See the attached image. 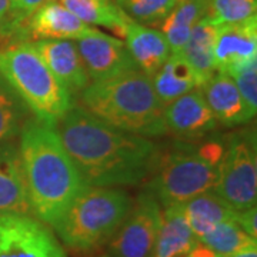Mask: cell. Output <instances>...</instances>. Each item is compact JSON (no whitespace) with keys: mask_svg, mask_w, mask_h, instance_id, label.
<instances>
[{"mask_svg":"<svg viewBox=\"0 0 257 257\" xmlns=\"http://www.w3.org/2000/svg\"><path fill=\"white\" fill-rule=\"evenodd\" d=\"M56 126L87 186L138 184L155 167L156 146L149 138L113 127L84 107L72 106Z\"/></svg>","mask_w":257,"mask_h":257,"instance_id":"cell-1","label":"cell"},{"mask_svg":"<svg viewBox=\"0 0 257 257\" xmlns=\"http://www.w3.org/2000/svg\"><path fill=\"white\" fill-rule=\"evenodd\" d=\"M19 135L33 214L53 226L87 184L67 153L55 123L32 117Z\"/></svg>","mask_w":257,"mask_h":257,"instance_id":"cell-2","label":"cell"},{"mask_svg":"<svg viewBox=\"0 0 257 257\" xmlns=\"http://www.w3.org/2000/svg\"><path fill=\"white\" fill-rule=\"evenodd\" d=\"M83 107L113 127L143 138L163 136L165 106L152 79L133 70L107 80L89 83L82 92Z\"/></svg>","mask_w":257,"mask_h":257,"instance_id":"cell-3","label":"cell"},{"mask_svg":"<svg viewBox=\"0 0 257 257\" xmlns=\"http://www.w3.org/2000/svg\"><path fill=\"white\" fill-rule=\"evenodd\" d=\"M0 76L36 119L57 124L73 106L72 94L30 42L0 47Z\"/></svg>","mask_w":257,"mask_h":257,"instance_id":"cell-4","label":"cell"},{"mask_svg":"<svg viewBox=\"0 0 257 257\" xmlns=\"http://www.w3.org/2000/svg\"><path fill=\"white\" fill-rule=\"evenodd\" d=\"M132 206L130 196L120 189L87 186L53 227L66 246L92 250L114 236Z\"/></svg>","mask_w":257,"mask_h":257,"instance_id":"cell-5","label":"cell"},{"mask_svg":"<svg viewBox=\"0 0 257 257\" xmlns=\"http://www.w3.org/2000/svg\"><path fill=\"white\" fill-rule=\"evenodd\" d=\"M217 166L194 150H177L163 159L149 183V190L162 206L184 204L202 193L213 190Z\"/></svg>","mask_w":257,"mask_h":257,"instance_id":"cell-6","label":"cell"},{"mask_svg":"<svg viewBox=\"0 0 257 257\" xmlns=\"http://www.w3.org/2000/svg\"><path fill=\"white\" fill-rule=\"evenodd\" d=\"M213 192L234 210L254 207L257 202L256 133L241 132L229 139L217 165Z\"/></svg>","mask_w":257,"mask_h":257,"instance_id":"cell-7","label":"cell"},{"mask_svg":"<svg viewBox=\"0 0 257 257\" xmlns=\"http://www.w3.org/2000/svg\"><path fill=\"white\" fill-rule=\"evenodd\" d=\"M160 206L150 192L139 196L123 224L110 239L111 257H153L163 216Z\"/></svg>","mask_w":257,"mask_h":257,"instance_id":"cell-8","label":"cell"},{"mask_svg":"<svg viewBox=\"0 0 257 257\" xmlns=\"http://www.w3.org/2000/svg\"><path fill=\"white\" fill-rule=\"evenodd\" d=\"M0 257L67 256L42 220L23 214H0Z\"/></svg>","mask_w":257,"mask_h":257,"instance_id":"cell-9","label":"cell"},{"mask_svg":"<svg viewBox=\"0 0 257 257\" xmlns=\"http://www.w3.org/2000/svg\"><path fill=\"white\" fill-rule=\"evenodd\" d=\"M89 79L93 82L107 80L127 72L139 70L126 45L93 28L87 35L74 40Z\"/></svg>","mask_w":257,"mask_h":257,"instance_id":"cell-10","label":"cell"},{"mask_svg":"<svg viewBox=\"0 0 257 257\" xmlns=\"http://www.w3.org/2000/svg\"><path fill=\"white\" fill-rule=\"evenodd\" d=\"M253 60H257V18L220 25L213 46L214 70L226 74Z\"/></svg>","mask_w":257,"mask_h":257,"instance_id":"cell-11","label":"cell"},{"mask_svg":"<svg viewBox=\"0 0 257 257\" xmlns=\"http://www.w3.org/2000/svg\"><path fill=\"white\" fill-rule=\"evenodd\" d=\"M0 214H33L19 146L13 142L0 143Z\"/></svg>","mask_w":257,"mask_h":257,"instance_id":"cell-12","label":"cell"},{"mask_svg":"<svg viewBox=\"0 0 257 257\" xmlns=\"http://www.w3.org/2000/svg\"><path fill=\"white\" fill-rule=\"evenodd\" d=\"M167 130L184 139H197L216 127L214 119L202 90H192L165 106Z\"/></svg>","mask_w":257,"mask_h":257,"instance_id":"cell-13","label":"cell"},{"mask_svg":"<svg viewBox=\"0 0 257 257\" xmlns=\"http://www.w3.org/2000/svg\"><path fill=\"white\" fill-rule=\"evenodd\" d=\"M35 47L70 94L83 92L89 86V74L74 40H36Z\"/></svg>","mask_w":257,"mask_h":257,"instance_id":"cell-14","label":"cell"},{"mask_svg":"<svg viewBox=\"0 0 257 257\" xmlns=\"http://www.w3.org/2000/svg\"><path fill=\"white\" fill-rule=\"evenodd\" d=\"M214 119L223 126L236 127L248 123L256 114L243 100L233 79L224 73H216L200 86Z\"/></svg>","mask_w":257,"mask_h":257,"instance_id":"cell-15","label":"cell"},{"mask_svg":"<svg viewBox=\"0 0 257 257\" xmlns=\"http://www.w3.org/2000/svg\"><path fill=\"white\" fill-rule=\"evenodd\" d=\"M92 29L56 0L40 6L28 20V33L35 40H76Z\"/></svg>","mask_w":257,"mask_h":257,"instance_id":"cell-16","label":"cell"},{"mask_svg":"<svg viewBox=\"0 0 257 257\" xmlns=\"http://www.w3.org/2000/svg\"><path fill=\"white\" fill-rule=\"evenodd\" d=\"M126 47L138 69L149 77H152L172 55V50L165 35L156 30L128 20L126 33Z\"/></svg>","mask_w":257,"mask_h":257,"instance_id":"cell-17","label":"cell"},{"mask_svg":"<svg viewBox=\"0 0 257 257\" xmlns=\"http://www.w3.org/2000/svg\"><path fill=\"white\" fill-rule=\"evenodd\" d=\"M150 79L163 106L202 86L196 70L182 53H172Z\"/></svg>","mask_w":257,"mask_h":257,"instance_id":"cell-18","label":"cell"},{"mask_svg":"<svg viewBox=\"0 0 257 257\" xmlns=\"http://www.w3.org/2000/svg\"><path fill=\"white\" fill-rule=\"evenodd\" d=\"M197 241L186 220L183 204L165 207L153 257H186Z\"/></svg>","mask_w":257,"mask_h":257,"instance_id":"cell-19","label":"cell"},{"mask_svg":"<svg viewBox=\"0 0 257 257\" xmlns=\"http://www.w3.org/2000/svg\"><path fill=\"white\" fill-rule=\"evenodd\" d=\"M184 216L196 239L200 240L223 221L236 220L237 210L226 203L219 194L209 190L183 204Z\"/></svg>","mask_w":257,"mask_h":257,"instance_id":"cell-20","label":"cell"},{"mask_svg":"<svg viewBox=\"0 0 257 257\" xmlns=\"http://www.w3.org/2000/svg\"><path fill=\"white\" fill-rule=\"evenodd\" d=\"M207 6L209 0H176L173 9L160 23L172 53L183 50L193 26L206 16Z\"/></svg>","mask_w":257,"mask_h":257,"instance_id":"cell-21","label":"cell"},{"mask_svg":"<svg viewBox=\"0 0 257 257\" xmlns=\"http://www.w3.org/2000/svg\"><path fill=\"white\" fill-rule=\"evenodd\" d=\"M217 29L219 25H216L213 20L204 16L200 22H197L193 26L190 37L183 50L180 52L196 70L202 84H204L216 73L213 63V46Z\"/></svg>","mask_w":257,"mask_h":257,"instance_id":"cell-22","label":"cell"},{"mask_svg":"<svg viewBox=\"0 0 257 257\" xmlns=\"http://www.w3.org/2000/svg\"><path fill=\"white\" fill-rule=\"evenodd\" d=\"M89 26L107 28L119 37H124L130 19L119 9L113 0H59Z\"/></svg>","mask_w":257,"mask_h":257,"instance_id":"cell-23","label":"cell"},{"mask_svg":"<svg viewBox=\"0 0 257 257\" xmlns=\"http://www.w3.org/2000/svg\"><path fill=\"white\" fill-rule=\"evenodd\" d=\"M257 239L248 236L234 220L223 221L199 240L219 256H230L250 248H257Z\"/></svg>","mask_w":257,"mask_h":257,"instance_id":"cell-24","label":"cell"},{"mask_svg":"<svg viewBox=\"0 0 257 257\" xmlns=\"http://www.w3.org/2000/svg\"><path fill=\"white\" fill-rule=\"evenodd\" d=\"M29 109L0 76V143L12 142L28 121Z\"/></svg>","mask_w":257,"mask_h":257,"instance_id":"cell-25","label":"cell"},{"mask_svg":"<svg viewBox=\"0 0 257 257\" xmlns=\"http://www.w3.org/2000/svg\"><path fill=\"white\" fill-rule=\"evenodd\" d=\"M176 0H116L119 9L140 25L162 23L173 9Z\"/></svg>","mask_w":257,"mask_h":257,"instance_id":"cell-26","label":"cell"},{"mask_svg":"<svg viewBox=\"0 0 257 257\" xmlns=\"http://www.w3.org/2000/svg\"><path fill=\"white\" fill-rule=\"evenodd\" d=\"M256 10L257 0H209L206 16L220 26L256 18Z\"/></svg>","mask_w":257,"mask_h":257,"instance_id":"cell-27","label":"cell"},{"mask_svg":"<svg viewBox=\"0 0 257 257\" xmlns=\"http://www.w3.org/2000/svg\"><path fill=\"white\" fill-rule=\"evenodd\" d=\"M237 86L247 107L256 114L257 111V60L241 64L226 73Z\"/></svg>","mask_w":257,"mask_h":257,"instance_id":"cell-28","label":"cell"},{"mask_svg":"<svg viewBox=\"0 0 257 257\" xmlns=\"http://www.w3.org/2000/svg\"><path fill=\"white\" fill-rule=\"evenodd\" d=\"M12 12L20 20H29V18L36 12L40 6L50 0H10Z\"/></svg>","mask_w":257,"mask_h":257,"instance_id":"cell-29","label":"cell"},{"mask_svg":"<svg viewBox=\"0 0 257 257\" xmlns=\"http://www.w3.org/2000/svg\"><path fill=\"white\" fill-rule=\"evenodd\" d=\"M236 223L239 224L241 229L247 233L248 236L257 239V210L256 206L250 207V209H244V210H239L236 214Z\"/></svg>","mask_w":257,"mask_h":257,"instance_id":"cell-30","label":"cell"},{"mask_svg":"<svg viewBox=\"0 0 257 257\" xmlns=\"http://www.w3.org/2000/svg\"><path fill=\"white\" fill-rule=\"evenodd\" d=\"M15 15L12 12L10 0H0V33H3L13 22Z\"/></svg>","mask_w":257,"mask_h":257,"instance_id":"cell-31","label":"cell"},{"mask_svg":"<svg viewBox=\"0 0 257 257\" xmlns=\"http://www.w3.org/2000/svg\"><path fill=\"white\" fill-rule=\"evenodd\" d=\"M186 257H220L216 251H213L211 248H209L207 246H204L203 243L197 241L196 246L189 251V254Z\"/></svg>","mask_w":257,"mask_h":257,"instance_id":"cell-32","label":"cell"},{"mask_svg":"<svg viewBox=\"0 0 257 257\" xmlns=\"http://www.w3.org/2000/svg\"><path fill=\"white\" fill-rule=\"evenodd\" d=\"M220 257H257V248H250V250H244L240 253H234L230 256H220Z\"/></svg>","mask_w":257,"mask_h":257,"instance_id":"cell-33","label":"cell"}]
</instances>
